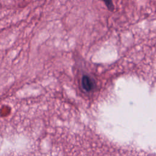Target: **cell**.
<instances>
[{
  "label": "cell",
  "instance_id": "obj_2",
  "mask_svg": "<svg viewBox=\"0 0 156 156\" xmlns=\"http://www.w3.org/2000/svg\"><path fill=\"white\" fill-rule=\"evenodd\" d=\"M107 9L110 11H113L114 10V4L112 0H102Z\"/></svg>",
  "mask_w": 156,
  "mask_h": 156
},
{
  "label": "cell",
  "instance_id": "obj_1",
  "mask_svg": "<svg viewBox=\"0 0 156 156\" xmlns=\"http://www.w3.org/2000/svg\"><path fill=\"white\" fill-rule=\"evenodd\" d=\"M82 86L84 90L89 91L94 88V83L90 77L84 76L82 79Z\"/></svg>",
  "mask_w": 156,
  "mask_h": 156
}]
</instances>
